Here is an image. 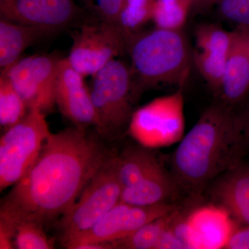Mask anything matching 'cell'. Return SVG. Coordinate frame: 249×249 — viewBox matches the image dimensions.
<instances>
[{"mask_svg":"<svg viewBox=\"0 0 249 249\" xmlns=\"http://www.w3.org/2000/svg\"><path fill=\"white\" fill-rule=\"evenodd\" d=\"M109 155L86 129L51 134L32 168L1 200L0 223L16 231L22 221L45 225L60 219Z\"/></svg>","mask_w":249,"mask_h":249,"instance_id":"1","label":"cell"},{"mask_svg":"<svg viewBox=\"0 0 249 249\" xmlns=\"http://www.w3.org/2000/svg\"><path fill=\"white\" fill-rule=\"evenodd\" d=\"M247 152L237 111L217 101L205 109L174 151L171 174L180 191L196 199Z\"/></svg>","mask_w":249,"mask_h":249,"instance_id":"2","label":"cell"},{"mask_svg":"<svg viewBox=\"0 0 249 249\" xmlns=\"http://www.w3.org/2000/svg\"><path fill=\"white\" fill-rule=\"evenodd\" d=\"M127 53L135 97L160 85L182 86L188 79L191 53L182 30L141 31L129 39Z\"/></svg>","mask_w":249,"mask_h":249,"instance_id":"3","label":"cell"},{"mask_svg":"<svg viewBox=\"0 0 249 249\" xmlns=\"http://www.w3.org/2000/svg\"><path fill=\"white\" fill-rule=\"evenodd\" d=\"M90 95L98 133L114 137L128 129L135 100L130 67L113 59L92 76Z\"/></svg>","mask_w":249,"mask_h":249,"instance_id":"4","label":"cell"},{"mask_svg":"<svg viewBox=\"0 0 249 249\" xmlns=\"http://www.w3.org/2000/svg\"><path fill=\"white\" fill-rule=\"evenodd\" d=\"M118 164L119 156L110 153L70 211L58 219L62 242L91 229L121 201Z\"/></svg>","mask_w":249,"mask_h":249,"instance_id":"5","label":"cell"},{"mask_svg":"<svg viewBox=\"0 0 249 249\" xmlns=\"http://www.w3.org/2000/svg\"><path fill=\"white\" fill-rule=\"evenodd\" d=\"M51 134L45 114L38 108L29 109L22 120L6 129L0 140L1 191L27 175Z\"/></svg>","mask_w":249,"mask_h":249,"instance_id":"6","label":"cell"},{"mask_svg":"<svg viewBox=\"0 0 249 249\" xmlns=\"http://www.w3.org/2000/svg\"><path fill=\"white\" fill-rule=\"evenodd\" d=\"M67 60L83 76H93L113 59L127 52L128 40L116 24L93 18L72 33Z\"/></svg>","mask_w":249,"mask_h":249,"instance_id":"7","label":"cell"},{"mask_svg":"<svg viewBox=\"0 0 249 249\" xmlns=\"http://www.w3.org/2000/svg\"><path fill=\"white\" fill-rule=\"evenodd\" d=\"M179 209L181 206L171 202L139 206L119 201L91 229L67 239L62 245L67 249H83L98 244L110 249L111 243L127 238L147 223Z\"/></svg>","mask_w":249,"mask_h":249,"instance_id":"8","label":"cell"},{"mask_svg":"<svg viewBox=\"0 0 249 249\" xmlns=\"http://www.w3.org/2000/svg\"><path fill=\"white\" fill-rule=\"evenodd\" d=\"M184 123L183 96L179 90L156 98L134 111L127 130L140 145L155 148L181 139Z\"/></svg>","mask_w":249,"mask_h":249,"instance_id":"9","label":"cell"},{"mask_svg":"<svg viewBox=\"0 0 249 249\" xmlns=\"http://www.w3.org/2000/svg\"><path fill=\"white\" fill-rule=\"evenodd\" d=\"M60 58L47 55L20 58L1 72L11 80L29 109L49 112L55 106V91Z\"/></svg>","mask_w":249,"mask_h":249,"instance_id":"10","label":"cell"},{"mask_svg":"<svg viewBox=\"0 0 249 249\" xmlns=\"http://www.w3.org/2000/svg\"><path fill=\"white\" fill-rule=\"evenodd\" d=\"M86 12L74 0H0V17L53 33Z\"/></svg>","mask_w":249,"mask_h":249,"instance_id":"11","label":"cell"},{"mask_svg":"<svg viewBox=\"0 0 249 249\" xmlns=\"http://www.w3.org/2000/svg\"><path fill=\"white\" fill-rule=\"evenodd\" d=\"M84 78L67 58L60 59L55 85V105L75 126L87 129L90 126L96 127L97 119Z\"/></svg>","mask_w":249,"mask_h":249,"instance_id":"12","label":"cell"},{"mask_svg":"<svg viewBox=\"0 0 249 249\" xmlns=\"http://www.w3.org/2000/svg\"><path fill=\"white\" fill-rule=\"evenodd\" d=\"M235 36V31L230 32L214 24H202L196 29L193 61L209 85L222 83Z\"/></svg>","mask_w":249,"mask_h":249,"instance_id":"13","label":"cell"},{"mask_svg":"<svg viewBox=\"0 0 249 249\" xmlns=\"http://www.w3.org/2000/svg\"><path fill=\"white\" fill-rule=\"evenodd\" d=\"M249 96V31H235L217 101L237 111Z\"/></svg>","mask_w":249,"mask_h":249,"instance_id":"14","label":"cell"},{"mask_svg":"<svg viewBox=\"0 0 249 249\" xmlns=\"http://www.w3.org/2000/svg\"><path fill=\"white\" fill-rule=\"evenodd\" d=\"M209 186L210 196L214 202L236 222L249 225V165L241 161Z\"/></svg>","mask_w":249,"mask_h":249,"instance_id":"15","label":"cell"},{"mask_svg":"<svg viewBox=\"0 0 249 249\" xmlns=\"http://www.w3.org/2000/svg\"><path fill=\"white\" fill-rule=\"evenodd\" d=\"M180 192L173 175L160 164L139 182L124 188L120 201L134 206H152L169 202Z\"/></svg>","mask_w":249,"mask_h":249,"instance_id":"16","label":"cell"},{"mask_svg":"<svg viewBox=\"0 0 249 249\" xmlns=\"http://www.w3.org/2000/svg\"><path fill=\"white\" fill-rule=\"evenodd\" d=\"M53 33L30 27L8 19H0V67L1 71L10 67L20 59L23 52L46 36Z\"/></svg>","mask_w":249,"mask_h":249,"instance_id":"17","label":"cell"},{"mask_svg":"<svg viewBox=\"0 0 249 249\" xmlns=\"http://www.w3.org/2000/svg\"><path fill=\"white\" fill-rule=\"evenodd\" d=\"M150 149L130 146L119 156L118 175L123 189L139 182L160 164Z\"/></svg>","mask_w":249,"mask_h":249,"instance_id":"18","label":"cell"},{"mask_svg":"<svg viewBox=\"0 0 249 249\" xmlns=\"http://www.w3.org/2000/svg\"><path fill=\"white\" fill-rule=\"evenodd\" d=\"M194 249L223 247L227 240L226 220L213 211H201L190 218Z\"/></svg>","mask_w":249,"mask_h":249,"instance_id":"19","label":"cell"},{"mask_svg":"<svg viewBox=\"0 0 249 249\" xmlns=\"http://www.w3.org/2000/svg\"><path fill=\"white\" fill-rule=\"evenodd\" d=\"M181 209L147 223L127 238L111 243L112 249H156L165 229Z\"/></svg>","mask_w":249,"mask_h":249,"instance_id":"20","label":"cell"},{"mask_svg":"<svg viewBox=\"0 0 249 249\" xmlns=\"http://www.w3.org/2000/svg\"><path fill=\"white\" fill-rule=\"evenodd\" d=\"M155 0H124L116 25L127 40L152 21Z\"/></svg>","mask_w":249,"mask_h":249,"instance_id":"21","label":"cell"},{"mask_svg":"<svg viewBox=\"0 0 249 249\" xmlns=\"http://www.w3.org/2000/svg\"><path fill=\"white\" fill-rule=\"evenodd\" d=\"M29 111L27 105L7 76L0 78V124L6 129L22 120Z\"/></svg>","mask_w":249,"mask_h":249,"instance_id":"22","label":"cell"},{"mask_svg":"<svg viewBox=\"0 0 249 249\" xmlns=\"http://www.w3.org/2000/svg\"><path fill=\"white\" fill-rule=\"evenodd\" d=\"M191 10L185 0H155L152 21L159 29L182 30Z\"/></svg>","mask_w":249,"mask_h":249,"instance_id":"23","label":"cell"},{"mask_svg":"<svg viewBox=\"0 0 249 249\" xmlns=\"http://www.w3.org/2000/svg\"><path fill=\"white\" fill-rule=\"evenodd\" d=\"M44 225L35 221H22L16 227L14 245L18 249H53V241L46 235Z\"/></svg>","mask_w":249,"mask_h":249,"instance_id":"24","label":"cell"},{"mask_svg":"<svg viewBox=\"0 0 249 249\" xmlns=\"http://www.w3.org/2000/svg\"><path fill=\"white\" fill-rule=\"evenodd\" d=\"M219 16L227 22L249 31V0H217Z\"/></svg>","mask_w":249,"mask_h":249,"instance_id":"25","label":"cell"},{"mask_svg":"<svg viewBox=\"0 0 249 249\" xmlns=\"http://www.w3.org/2000/svg\"><path fill=\"white\" fill-rule=\"evenodd\" d=\"M91 17L103 22L116 24L124 0H80Z\"/></svg>","mask_w":249,"mask_h":249,"instance_id":"26","label":"cell"},{"mask_svg":"<svg viewBox=\"0 0 249 249\" xmlns=\"http://www.w3.org/2000/svg\"><path fill=\"white\" fill-rule=\"evenodd\" d=\"M226 249H249V225L231 232L223 245Z\"/></svg>","mask_w":249,"mask_h":249,"instance_id":"27","label":"cell"},{"mask_svg":"<svg viewBox=\"0 0 249 249\" xmlns=\"http://www.w3.org/2000/svg\"><path fill=\"white\" fill-rule=\"evenodd\" d=\"M237 114L246 145L249 151V96L245 104L237 111Z\"/></svg>","mask_w":249,"mask_h":249,"instance_id":"28","label":"cell"},{"mask_svg":"<svg viewBox=\"0 0 249 249\" xmlns=\"http://www.w3.org/2000/svg\"><path fill=\"white\" fill-rule=\"evenodd\" d=\"M188 4H190L192 9H204L208 7L209 0H185Z\"/></svg>","mask_w":249,"mask_h":249,"instance_id":"29","label":"cell"},{"mask_svg":"<svg viewBox=\"0 0 249 249\" xmlns=\"http://www.w3.org/2000/svg\"><path fill=\"white\" fill-rule=\"evenodd\" d=\"M217 0H209V3H208V6H211V5L214 4Z\"/></svg>","mask_w":249,"mask_h":249,"instance_id":"30","label":"cell"}]
</instances>
